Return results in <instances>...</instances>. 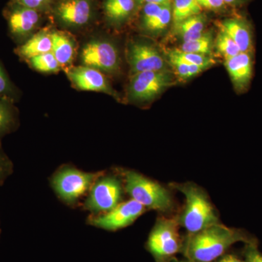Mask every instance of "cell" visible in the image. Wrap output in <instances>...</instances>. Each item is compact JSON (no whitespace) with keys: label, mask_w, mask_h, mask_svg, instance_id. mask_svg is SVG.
<instances>
[{"label":"cell","mask_w":262,"mask_h":262,"mask_svg":"<svg viewBox=\"0 0 262 262\" xmlns=\"http://www.w3.org/2000/svg\"><path fill=\"white\" fill-rule=\"evenodd\" d=\"M238 242L258 244L257 239L244 229L218 223L184 238L182 253L192 262H214Z\"/></svg>","instance_id":"6da1fadb"},{"label":"cell","mask_w":262,"mask_h":262,"mask_svg":"<svg viewBox=\"0 0 262 262\" xmlns=\"http://www.w3.org/2000/svg\"><path fill=\"white\" fill-rule=\"evenodd\" d=\"M171 186L185 196V207L178 220L179 225L184 227L188 234L196 233L220 223L216 209L204 189L192 182L174 183Z\"/></svg>","instance_id":"7a4b0ae2"},{"label":"cell","mask_w":262,"mask_h":262,"mask_svg":"<svg viewBox=\"0 0 262 262\" xmlns=\"http://www.w3.org/2000/svg\"><path fill=\"white\" fill-rule=\"evenodd\" d=\"M125 189L133 200L144 208L162 213L173 208V198L168 189L140 173L125 172Z\"/></svg>","instance_id":"3957f363"},{"label":"cell","mask_w":262,"mask_h":262,"mask_svg":"<svg viewBox=\"0 0 262 262\" xmlns=\"http://www.w3.org/2000/svg\"><path fill=\"white\" fill-rule=\"evenodd\" d=\"M178 217H159L151 229L146 249L156 262H167L182 253L184 239L181 237Z\"/></svg>","instance_id":"277c9868"},{"label":"cell","mask_w":262,"mask_h":262,"mask_svg":"<svg viewBox=\"0 0 262 262\" xmlns=\"http://www.w3.org/2000/svg\"><path fill=\"white\" fill-rule=\"evenodd\" d=\"M102 173H86L67 167L60 169L52 179L57 194L66 203L73 204L86 194Z\"/></svg>","instance_id":"5b68a950"},{"label":"cell","mask_w":262,"mask_h":262,"mask_svg":"<svg viewBox=\"0 0 262 262\" xmlns=\"http://www.w3.org/2000/svg\"><path fill=\"white\" fill-rule=\"evenodd\" d=\"M122 184L115 177L101 176L90 189L84 208L94 214L107 213L121 203Z\"/></svg>","instance_id":"8992f818"},{"label":"cell","mask_w":262,"mask_h":262,"mask_svg":"<svg viewBox=\"0 0 262 262\" xmlns=\"http://www.w3.org/2000/svg\"><path fill=\"white\" fill-rule=\"evenodd\" d=\"M134 75L129 95L133 101L138 102L151 101L173 84V76L166 70L140 72Z\"/></svg>","instance_id":"52a82bcc"},{"label":"cell","mask_w":262,"mask_h":262,"mask_svg":"<svg viewBox=\"0 0 262 262\" xmlns=\"http://www.w3.org/2000/svg\"><path fill=\"white\" fill-rule=\"evenodd\" d=\"M146 209L140 203L131 199L120 203L107 213L91 217L89 223L106 230H118L134 223Z\"/></svg>","instance_id":"ba28073f"},{"label":"cell","mask_w":262,"mask_h":262,"mask_svg":"<svg viewBox=\"0 0 262 262\" xmlns=\"http://www.w3.org/2000/svg\"><path fill=\"white\" fill-rule=\"evenodd\" d=\"M82 64L101 72L113 73L118 70L120 56L115 45L105 40H92L82 48Z\"/></svg>","instance_id":"9c48e42d"},{"label":"cell","mask_w":262,"mask_h":262,"mask_svg":"<svg viewBox=\"0 0 262 262\" xmlns=\"http://www.w3.org/2000/svg\"><path fill=\"white\" fill-rule=\"evenodd\" d=\"M128 61L134 75L140 72L165 70L166 67L159 51L145 43L135 42L131 45Z\"/></svg>","instance_id":"30bf717a"},{"label":"cell","mask_w":262,"mask_h":262,"mask_svg":"<svg viewBox=\"0 0 262 262\" xmlns=\"http://www.w3.org/2000/svg\"><path fill=\"white\" fill-rule=\"evenodd\" d=\"M67 75L77 89L115 96V91L101 71L82 65L69 69Z\"/></svg>","instance_id":"8fae6325"},{"label":"cell","mask_w":262,"mask_h":262,"mask_svg":"<svg viewBox=\"0 0 262 262\" xmlns=\"http://www.w3.org/2000/svg\"><path fill=\"white\" fill-rule=\"evenodd\" d=\"M90 0H62L56 7L57 18L71 27L86 25L92 17Z\"/></svg>","instance_id":"7c38bea8"},{"label":"cell","mask_w":262,"mask_h":262,"mask_svg":"<svg viewBox=\"0 0 262 262\" xmlns=\"http://www.w3.org/2000/svg\"><path fill=\"white\" fill-rule=\"evenodd\" d=\"M225 65L234 89L239 93L246 91L252 79V53H239L225 60Z\"/></svg>","instance_id":"4fadbf2b"},{"label":"cell","mask_w":262,"mask_h":262,"mask_svg":"<svg viewBox=\"0 0 262 262\" xmlns=\"http://www.w3.org/2000/svg\"><path fill=\"white\" fill-rule=\"evenodd\" d=\"M220 29L233 39L241 53H252V28L247 19L241 16L225 19L221 22Z\"/></svg>","instance_id":"5bb4252c"},{"label":"cell","mask_w":262,"mask_h":262,"mask_svg":"<svg viewBox=\"0 0 262 262\" xmlns=\"http://www.w3.org/2000/svg\"><path fill=\"white\" fill-rule=\"evenodd\" d=\"M39 19L37 10L15 4L8 15L10 32L17 37H27L37 27Z\"/></svg>","instance_id":"9a60e30c"},{"label":"cell","mask_w":262,"mask_h":262,"mask_svg":"<svg viewBox=\"0 0 262 262\" xmlns=\"http://www.w3.org/2000/svg\"><path fill=\"white\" fill-rule=\"evenodd\" d=\"M52 53L61 66V69H70L75 54V43L67 33L61 31L51 32Z\"/></svg>","instance_id":"2e32d148"},{"label":"cell","mask_w":262,"mask_h":262,"mask_svg":"<svg viewBox=\"0 0 262 262\" xmlns=\"http://www.w3.org/2000/svg\"><path fill=\"white\" fill-rule=\"evenodd\" d=\"M52 47L51 32L42 30L29 38L27 42L18 48L17 53L22 58L29 59L34 56L51 53Z\"/></svg>","instance_id":"e0dca14e"},{"label":"cell","mask_w":262,"mask_h":262,"mask_svg":"<svg viewBox=\"0 0 262 262\" xmlns=\"http://www.w3.org/2000/svg\"><path fill=\"white\" fill-rule=\"evenodd\" d=\"M138 5L135 0H105L103 11L112 23L120 24L130 18Z\"/></svg>","instance_id":"ac0fdd59"},{"label":"cell","mask_w":262,"mask_h":262,"mask_svg":"<svg viewBox=\"0 0 262 262\" xmlns=\"http://www.w3.org/2000/svg\"><path fill=\"white\" fill-rule=\"evenodd\" d=\"M206 23V15L202 13L185 19L174 26L173 29L176 34L182 38L184 42H187L201 37L204 33Z\"/></svg>","instance_id":"d6986e66"},{"label":"cell","mask_w":262,"mask_h":262,"mask_svg":"<svg viewBox=\"0 0 262 262\" xmlns=\"http://www.w3.org/2000/svg\"><path fill=\"white\" fill-rule=\"evenodd\" d=\"M172 9L173 27L189 17L201 14L203 11L196 0H173Z\"/></svg>","instance_id":"ffe728a7"},{"label":"cell","mask_w":262,"mask_h":262,"mask_svg":"<svg viewBox=\"0 0 262 262\" xmlns=\"http://www.w3.org/2000/svg\"><path fill=\"white\" fill-rule=\"evenodd\" d=\"M213 38L211 32H204L201 37L183 42L179 50L186 53L210 56L211 54Z\"/></svg>","instance_id":"44dd1931"},{"label":"cell","mask_w":262,"mask_h":262,"mask_svg":"<svg viewBox=\"0 0 262 262\" xmlns=\"http://www.w3.org/2000/svg\"><path fill=\"white\" fill-rule=\"evenodd\" d=\"M168 58H173L184 62L187 64L195 65L206 70L215 63L214 60L210 56L194 53H186L181 50L173 49L168 52Z\"/></svg>","instance_id":"7402d4cb"},{"label":"cell","mask_w":262,"mask_h":262,"mask_svg":"<svg viewBox=\"0 0 262 262\" xmlns=\"http://www.w3.org/2000/svg\"><path fill=\"white\" fill-rule=\"evenodd\" d=\"M28 60L33 69L43 73H56L61 70L52 52L32 57Z\"/></svg>","instance_id":"603a6c76"},{"label":"cell","mask_w":262,"mask_h":262,"mask_svg":"<svg viewBox=\"0 0 262 262\" xmlns=\"http://www.w3.org/2000/svg\"><path fill=\"white\" fill-rule=\"evenodd\" d=\"M215 48L221 56H223L225 60L232 58L241 53V50L233 39L223 30L220 29L216 40H215Z\"/></svg>","instance_id":"cb8c5ba5"},{"label":"cell","mask_w":262,"mask_h":262,"mask_svg":"<svg viewBox=\"0 0 262 262\" xmlns=\"http://www.w3.org/2000/svg\"><path fill=\"white\" fill-rule=\"evenodd\" d=\"M172 18H173V9H172V3H170L163 7V10L156 18L153 19L149 23L143 26V27L150 32H163L172 21Z\"/></svg>","instance_id":"d4e9b609"},{"label":"cell","mask_w":262,"mask_h":262,"mask_svg":"<svg viewBox=\"0 0 262 262\" xmlns=\"http://www.w3.org/2000/svg\"><path fill=\"white\" fill-rule=\"evenodd\" d=\"M15 122L14 113L9 103L0 98V138L11 131Z\"/></svg>","instance_id":"484cf974"},{"label":"cell","mask_w":262,"mask_h":262,"mask_svg":"<svg viewBox=\"0 0 262 262\" xmlns=\"http://www.w3.org/2000/svg\"><path fill=\"white\" fill-rule=\"evenodd\" d=\"M170 63L173 66L177 75L183 80H187L198 74L201 73L204 69L195 65L187 64L182 61L173 58H169Z\"/></svg>","instance_id":"4316f807"},{"label":"cell","mask_w":262,"mask_h":262,"mask_svg":"<svg viewBox=\"0 0 262 262\" xmlns=\"http://www.w3.org/2000/svg\"><path fill=\"white\" fill-rule=\"evenodd\" d=\"M167 5V4H166ZM165 5L153 4V3H144L142 10V26L146 25L160 14Z\"/></svg>","instance_id":"83f0119b"},{"label":"cell","mask_w":262,"mask_h":262,"mask_svg":"<svg viewBox=\"0 0 262 262\" xmlns=\"http://www.w3.org/2000/svg\"><path fill=\"white\" fill-rule=\"evenodd\" d=\"M242 256L246 262H262V253L258 250V244H245Z\"/></svg>","instance_id":"f1b7e54d"},{"label":"cell","mask_w":262,"mask_h":262,"mask_svg":"<svg viewBox=\"0 0 262 262\" xmlns=\"http://www.w3.org/2000/svg\"><path fill=\"white\" fill-rule=\"evenodd\" d=\"M13 165L9 158L0 149V186L3 185L13 173Z\"/></svg>","instance_id":"f546056e"},{"label":"cell","mask_w":262,"mask_h":262,"mask_svg":"<svg viewBox=\"0 0 262 262\" xmlns=\"http://www.w3.org/2000/svg\"><path fill=\"white\" fill-rule=\"evenodd\" d=\"M202 9L211 11H224L227 9L225 0H196Z\"/></svg>","instance_id":"4dcf8cb0"},{"label":"cell","mask_w":262,"mask_h":262,"mask_svg":"<svg viewBox=\"0 0 262 262\" xmlns=\"http://www.w3.org/2000/svg\"><path fill=\"white\" fill-rule=\"evenodd\" d=\"M53 1V0H15V4L38 11L39 10L47 8Z\"/></svg>","instance_id":"1f68e13d"},{"label":"cell","mask_w":262,"mask_h":262,"mask_svg":"<svg viewBox=\"0 0 262 262\" xmlns=\"http://www.w3.org/2000/svg\"><path fill=\"white\" fill-rule=\"evenodd\" d=\"M10 85L9 80L5 75L4 71L0 66V96L5 95L9 93Z\"/></svg>","instance_id":"d6a6232c"},{"label":"cell","mask_w":262,"mask_h":262,"mask_svg":"<svg viewBox=\"0 0 262 262\" xmlns=\"http://www.w3.org/2000/svg\"><path fill=\"white\" fill-rule=\"evenodd\" d=\"M214 262H246L244 258L239 257L234 253H226Z\"/></svg>","instance_id":"836d02e7"},{"label":"cell","mask_w":262,"mask_h":262,"mask_svg":"<svg viewBox=\"0 0 262 262\" xmlns=\"http://www.w3.org/2000/svg\"><path fill=\"white\" fill-rule=\"evenodd\" d=\"M251 0H225L226 5L232 8H241L248 4Z\"/></svg>","instance_id":"e575fe53"},{"label":"cell","mask_w":262,"mask_h":262,"mask_svg":"<svg viewBox=\"0 0 262 262\" xmlns=\"http://www.w3.org/2000/svg\"><path fill=\"white\" fill-rule=\"evenodd\" d=\"M172 3L171 0H144V3H153V4L166 5Z\"/></svg>","instance_id":"d590c367"},{"label":"cell","mask_w":262,"mask_h":262,"mask_svg":"<svg viewBox=\"0 0 262 262\" xmlns=\"http://www.w3.org/2000/svg\"><path fill=\"white\" fill-rule=\"evenodd\" d=\"M167 262H192L191 261H189V260L186 259V260H180L179 259V258H177V257H174L173 258H171V259L169 260Z\"/></svg>","instance_id":"8d00e7d4"},{"label":"cell","mask_w":262,"mask_h":262,"mask_svg":"<svg viewBox=\"0 0 262 262\" xmlns=\"http://www.w3.org/2000/svg\"><path fill=\"white\" fill-rule=\"evenodd\" d=\"M136 4L138 5V8H139L140 5H143V3H144V0H135Z\"/></svg>","instance_id":"74e56055"},{"label":"cell","mask_w":262,"mask_h":262,"mask_svg":"<svg viewBox=\"0 0 262 262\" xmlns=\"http://www.w3.org/2000/svg\"><path fill=\"white\" fill-rule=\"evenodd\" d=\"M0 234H1V229H0Z\"/></svg>","instance_id":"f35d334b"}]
</instances>
